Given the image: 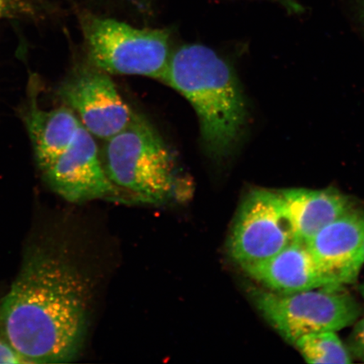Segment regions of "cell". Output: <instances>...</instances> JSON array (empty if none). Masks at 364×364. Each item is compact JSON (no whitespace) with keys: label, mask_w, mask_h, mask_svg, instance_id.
Listing matches in <instances>:
<instances>
[{"label":"cell","mask_w":364,"mask_h":364,"mask_svg":"<svg viewBox=\"0 0 364 364\" xmlns=\"http://www.w3.org/2000/svg\"><path fill=\"white\" fill-rule=\"evenodd\" d=\"M26 124L41 171L65 151L81 126L78 117L70 107L44 111L36 107L35 101Z\"/></svg>","instance_id":"obj_12"},{"label":"cell","mask_w":364,"mask_h":364,"mask_svg":"<svg viewBox=\"0 0 364 364\" xmlns=\"http://www.w3.org/2000/svg\"><path fill=\"white\" fill-rule=\"evenodd\" d=\"M360 13H361L362 19L364 21V0L363 1L362 6H361Z\"/></svg>","instance_id":"obj_17"},{"label":"cell","mask_w":364,"mask_h":364,"mask_svg":"<svg viewBox=\"0 0 364 364\" xmlns=\"http://www.w3.org/2000/svg\"><path fill=\"white\" fill-rule=\"evenodd\" d=\"M0 363L26 364V362L12 347L4 334L1 326H0Z\"/></svg>","instance_id":"obj_15"},{"label":"cell","mask_w":364,"mask_h":364,"mask_svg":"<svg viewBox=\"0 0 364 364\" xmlns=\"http://www.w3.org/2000/svg\"><path fill=\"white\" fill-rule=\"evenodd\" d=\"M26 12V6L17 0H0V19Z\"/></svg>","instance_id":"obj_16"},{"label":"cell","mask_w":364,"mask_h":364,"mask_svg":"<svg viewBox=\"0 0 364 364\" xmlns=\"http://www.w3.org/2000/svg\"><path fill=\"white\" fill-rule=\"evenodd\" d=\"M295 240L279 191L255 188L240 203L226 247L232 260L245 270L267 260Z\"/></svg>","instance_id":"obj_6"},{"label":"cell","mask_w":364,"mask_h":364,"mask_svg":"<svg viewBox=\"0 0 364 364\" xmlns=\"http://www.w3.org/2000/svg\"><path fill=\"white\" fill-rule=\"evenodd\" d=\"M309 363H353L348 347L336 331H321L302 336L294 344Z\"/></svg>","instance_id":"obj_13"},{"label":"cell","mask_w":364,"mask_h":364,"mask_svg":"<svg viewBox=\"0 0 364 364\" xmlns=\"http://www.w3.org/2000/svg\"><path fill=\"white\" fill-rule=\"evenodd\" d=\"M250 295L264 320L292 345L309 334L347 328L361 315L360 306L344 286L295 293L252 289Z\"/></svg>","instance_id":"obj_5"},{"label":"cell","mask_w":364,"mask_h":364,"mask_svg":"<svg viewBox=\"0 0 364 364\" xmlns=\"http://www.w3.org/2000/svg\"><path fill=\"white\" fill-rule=\"evenodd\" d=\"M360 291H361L363 297L364 298V284L361 286Z\"/></svg>","instance_id":"obj_18"},{"label":"cell","mask_w":364,"mask_h":364,"mask_svg":"<svg viewBox=\"0 0 364 364\" xmlns=\"http://www.w3.org/2000/svg\"><path fill=\"white\" fill-rule=\"evenodd\" d=\"M134 2H141V0H133ZM143 1V0H142Z\"/></svg>","instance_id":"obj_19"},{"label":"cell","mask_w":364,"mask_h":364,"mask_svg":"<svg viewBox=\"0 0 364 364\" xmlns=\"http://www.w3.org/2000/svg\"><path fill=\"white\" fill-rule=\"evenodd\" d=\"M306 243L318 265L338 284L355 283L364 264V210L355 207Z\"/></svg>","instance_id":"obj_9"},{"label":"cell","mask_w":364,"mask_h":364,"mask_svg":"<svg viewBox=\"0 0 364 364\" xmlns=\"http://www.w3.org/2000/svg\"><path fill=\"white\" fill-rule=\"evenodd\" d=\"M59 94L82 126L94 138L103 141L120 133L135 115L107 73L90 62L73 70Z\"/></svg>","instance_id":"obj_7"},{"label":"cell","mask_w":364,"mask_h":364,"mask_svg":"<svg viewBox=\"0 0 364 364\" xmlns=\"http://www.w3.org/2000/svg\"><path fill=\"white\" fill-rule=\"evenodd\" d=\"M100 154L109 179L133 203H181L193 193L175 154L142 115L135 113L124 130L105 141Z\"/></svg>","instance_id":"obj_3"},{"label":"cell","mask_w":364,"mask_h":364,"mask_svg":"<svg viewBox=\"0 0 364 364\" xmlns=\"http://www.w3.org/2000/svg\"><path fill=\"white\" fill-rule=\"evenodd\" d=\"M244 271L264 288L279 293L343 286L323 271L306 243L298 240L267 260Z\"/></svg>","instance_id":"obj_10"},{"label":"cell","mask_w":364,"mask_h":364,"mask_svg":"<svg viewBox=\"0 0 364 364\" xmlns=\"http://www.w3.org/2000/svg\"><path fill=\"white\" fill-rule=\"evenodd\" d=\"M80 22L94 66L108 75L165 79L173 52L169 30L138 28L90 12H82Z\"/></svg>","instance_id":"obj_4"},{"label":"cell","mask_w":364,"mask_h":364,"mask_svg":"<svg viewBox=\"0 0 364 364\" xmlns=\"http://www.w3.org/2000/svg\"><path fill=\"white\" fill-rule=\"evenodd\" d=\"M88 318V289L79 272L52 250H30L0 304V326L26 364L74 361Z\"/></svg>","instance_id":"obj_1"},{"label":"cell","mask_w":364,"mask_h":364,"mask_svg":"<svg viewBox=\"0 0 364 364\" xmlns=\"http://www.w3.org/2000/svg\"><path fill=\"white\" fill-rule=\"evenodd\" d=\"M277 191L292 224L295 239L302 242L356 207L350 196L336 188Z\"/></svg>","instance_id":"obj_11"},{"label":"cell","mask_w":364,"mask_h":364,"mask_svg":"<svg viewBox=\"0 0 364 364\" xmlns=\"http://www.w3.org/2000/svg\"><path fill=\"white\" fill-rule=\"evenodd\" d=\"M354 324V328L349 336L348 348L353 358L364 363V316Z\"/></svg>","instance_id":"obj_14"},{"label":"cell","mask_w":364,"mask_h":364,"mask_svg":"<svg viewBox=\"0 0 364 364\" xmlns=\"http://www.w3.org/2000/svg\"><path fill=\"white\" fill-rule=\"evenodd\" d=\"M42 171L50 188L68 202L133 203L109 179L95 138L82 124L70 146Z\"/></svg>","instance_id":"obj_8"},{"label":"cell","mask_w":364,"mask_h":364,"mask_svg":"<svg viewBox=\"0 0 364 364\" xmlns=\"http://www.w3.org/2000/svg\"><path fill=\"white\" fill-rule=\"evenodd\" d=\"M163 82L194 109L207 156L217 163L233 156L245 134L247 107L230 63L207 46L183 45L172 52Z\"/></svg>","instance_id":"obj_2"}]
</instances>
